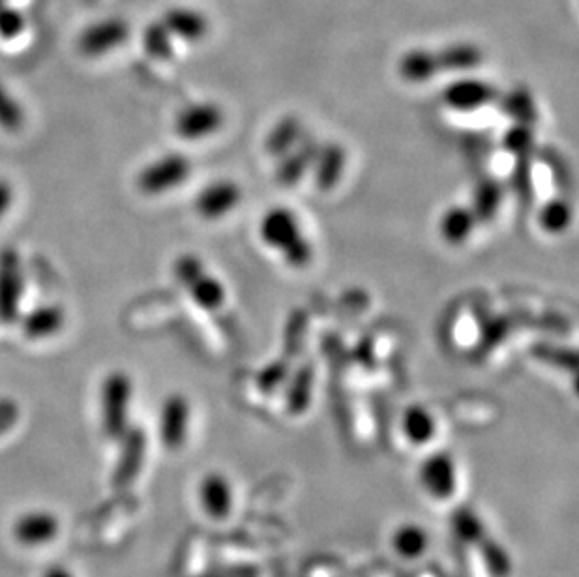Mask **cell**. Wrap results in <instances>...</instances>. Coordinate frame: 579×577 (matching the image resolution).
Returning a JSON list of instances; mask_svg holds the SVG:
<instances>
[{
    "label": "cell",
    "instance_id": "9",
    "mask_svg": "<svg viewBox=\"0 0 579 577\" xmlns=\"http://www.w3.org/2000/svg\"><path fill=\"white\" fill-rule=\"evenodd\" d=\"M418 478L426 494L437 500L452 499L458 491V467L448 452H436L420 465Z\"/></svg>",
    "mask_w": 579,
    "mask_h": 577
},
{
    "label": "cell",
    "instance_id": "35",
    "mask_svg": "<svg viewBox=\"0 0 579 577\" xmlns=\"http://www.w3.org/2000/svg\"><path fill=\"white\" fill-rule=\"evenodd\" d=\"M24 27H27V19L23 18V13L4 4L0 7V38L16 40L23 34Z\"/></svg>",
    "mask_w": 579,
    "mask_h": 577
},
{
    "label": "cell",
    "instance_id": "16",
    "mask_svg": "<svg viewBox=\"0 0 579 577\" xmlns=\"http://www.w3.org/2000/svg\"><path fill=\"white\" fill-rule=\"evenodd\" d=\"M199 503L209 518H229L233 513L234 491L229 478L221 472H209L199 484Z\"/></svg>",
    "mask_w": 579,
    "mask_h": 577
},
{
    "label": "cell",
    "instance_id": "33",
    "mask_svg": "<svg viewBox=\"0 0 579 577\" xmlns=\"http://www.w3.org/2000/svg\"><path fill=\"white\" fill-rule=\"evenodd\" d=\"M289 360L287 358H276L272 362L267 364L259 376H257V387L263 390L264 394H270L276 388L280 387L281 382L286 381L289 376Z\"/></svg>",
    "mask_w": 579,
    "mask_h": 577
},
{
    "label": "cell",
    "instance_id": "18",
    "mask_svg": "<svg viewBox=\"0 0 579 577\" xmlns=\"http://www.w3.org/2000/svg\"><path fill=\"white\" fill-rule=\"evenodd\" d=\"M162 23L168 27L173 38L190 43L201 42L210 30L209 18L190 7L169 8L162 16Z\"/></svg>",
    "mask_w": 579,
    "mask_h": 577
},
{
    "label": "cell",
    "instance_id": "3",
    "mask_svg": "<svg viewBox=\"0 0 579 577\" xmlns=\"http://www.w3.org/2000/svg\"><path fill=\"white\" fill-rule=\"evenodd\" d=\"M173 275L184 287L191 300L204 311H218L226 304L228 291L216 276L210 275L203 261L193 253H182L173 262Z\"/></svg>",
    "mask_w": 579,
    "mask_h": 577
},
{
    "label": "cell",
    "instance_id": "24",
    "mask_svg": "<svg viewBox=\"0 0 579 577\" xmlns=\"http://www.w3.org/2000/svg\"><path fill=\"white\" fill-rule=\"evenodd\" d=\"M499 106H501L502 113L507 115L512 122H526V125H537L538 109L537 100L531 90L520 84L513 89L501 92L499 98Z\"/></svg>",
    "mask_w": 579,
    "mask_h": 577
},
{
    "label": "cell",
    "instance_id": "8",
    "mask_svg": "<svg viewBox=\"0 0 579 577\" xmlns=\"http://www.w3.org/2000/svg\"><path fill=\"white\" fill-rule=\"evenodd\" d=\"M501 90L490 81L478 78H461L450 81L442 89L441 100L448 109L460 111V113H471L477 109L486 108L490 103H496Z\"/></svg>",
    "mask_w": 579,
    "mask_h": 577
},
{
    "label": "cell",
    "instance_id": "14",
    "mask_svg": "<svg viewBox=\"0 0 579 577\" xmlns=\"http://www.w3.org/2000/svg\"><path fill=\"white\" fill-rule=\"evenodd\" d=\"M347 169V150L338 141L319 143L316 160L311 166L313 182L319 191H332L338 188Z\"/></svg>",
    "mask_w": 579,
    "mask_h": 577
},
{
    "label": "cell",
    "instance_id": "19",
    "mask_svg": "<svg viewBox=\"0 0 579 577\" xmlns=\"http://www.w3.org/2000/svg\"><path fill=\"white\" fill-rule=\"evenodd\" d=\"M480 226L469 205H452L437 221V231L448 246H463Z\"/></svg>",
    "mask_w": 579,
    "mask_h": 577
},
{
    "label": "cell",
    "instance_id": "1",
    "mask_svg": "<svg viewBox=\"0 0 579 577\" xmlns=\"http://www.w3.org/2000/svg\"><path fill=\"white\" fill-rule=\"evenodd\" d=\"M485 49L475 42L448 43L441 49L415 48L401 54L398 73L406 83L422 84L439 73L471 72L485 62Z\"/></svg>",
    "mask_w": 579,
    "mask_h": 577
},
{
    "label": "cell",
    "instance_id": "23",
    "mask_svg": "<svg viewBox=\"0 0 579 577\" xmlns=\"http://www.w3.org/2000/svg\"><path fill=\"white\" fill-rule=\"evenodd\" d=\"M430 533L418 524H401L390 538L392 549L400 559L417 560L430 548Z\"/></svg>",
    "mask_w": 579,
    "mask_h": 577
},
{
    "label": "cell",
    "instance_id": "17",
    "mask_svg": "<svg viewBox=\"0 0 579 577\" xmlns=\"http://www.w3.org/2000/svg\"><path fill=\"white\" fill-rule=\"evenodd\" d=\"M60 524L57 516L53 514L30 513L23 514L21 518L13 525V536L21 546L27 548H38V546H46L49 541L57 538L59 535Z\"/></svg>",
    "mask_w": 579,
    "mask_h": 577
},
{
    "label": "cell",
    "instance_id": "34",
    "mask_svg": "<svg viewBox=\"0 0 579 577\" xmlns=\"http://www.w3.org/2000/svg\"><path fill=\"white\" fill-rule=\"evenodd\" d=\"M512 188L523 201H529L532 196V169L531 158H516V167L512 171Z\"/></svg>",
    "mask_w": 579,
    "mask_h": 577
},
{
    "label": "cell",
    "instance_id": "13",
    "mask_svg": "<svg viewBox=\"0 0 579 577\" xmlns=\"http://www.w3.org/2000/svg\"><path fill=\"white\" fill-rule=\"evenodd\" d=\"M120 458L113 472V486L126 488L138 478L147 458V434L141 428H128L120 437Z\"/></svg>",
    "mask_w": 579,
    "mask_h": 577
},
{
    "label": "cell",
    "instance_id": "37",
    "mask_svg": "<svg viewBox=\"0 0 579 577\" xmlns=\"http://www.w3.org/2000/svg\"><path fill=\"white\" fill-rule=\"evenodd\" d=\"M13 202V186L8 180L0 179V220L7 216Z\"/></svg>",
    "mask_w": 579,
    "mask_h": 577
},
{
    "label": "cell",
    "instance_id": "36",
    "mask_svg": "<svg viewBox=\"0 0 579 577\" xmlns=\"http://www.w3.org/2000/svg\"><path fill=\"white\" fill-rule=\"evenodd\" d=\"M19 417H21L19 405L13 399L0 398V437L16 428Z\"/></svg>",
    "mask_w": 579,
    "mask_h": 577
},
{
    "label": "cell",
    "instance_id": "28",
    "mask_svg": "<svg viewBox=\"0 0 579 577\" xmlns=\"http://www.w3.org/2000/svg\"><path fill=\"white\" fill-rule=\"evenodd\" d=\"M308 325H310V316L302 308H297L291 311V316L287 317L286 327H283V358H287L289 362L302 352Z\"/></svg>",
    "mask_w": 579,
    "mask_h": 577
},
{
    "label": "cell",
    "instance_id": "39",
    "mask_svg": "<svg viewBox=\"0 0 579 577\" xmlns=\"http://www.w3.org/2000/svg\"><path fill=\"white\" fill-rule=\"evenodd\" d=\"M2 4H4V0H0V7H2Z\"/></svg>",
    "mask_w": 579,
    "mask_h": 577
},
{
    "label": "cell",
    "instance_id": "12",
    "mask_svg": "<svg viewBox=\"0 0 579 577\" xmlns=\"http://www.w3.org/2000/svg\"><path fill=\"white\" fill-rule=\"evenodd\" d=\"M191 407L184 394H171L163 399L162 412H160V437L163 447L169 450L184 445L190 429Z\"/></svg>",
    "mask_w": 579,
    "mask_h": 577
},
{
    "label": "cell",
    "instance_id": "10",
    "mask_svg": "<svg viewBox=\"0 0 579 577\" xmlns=\"http://www.w3.org/2000/svg\"><path fill=\"white\" fill-rule=\"evenodd\" d=\"M242 202V188L233 180H214L199 191L193 209L207 221L221 220Z\"/></svg>",
    "mask_w": 579,
    "mask_h": 577
},
{
    "label": "cell",
    "instance_id": "30",
    "mask_svg": "<svg viewBox=\"0 0 579 577\" xmlns=\"http://www.w3.org/2000/svg\"><path fill=\"white\" fill-rule=\"evenodd\" d=\"M535 126L526 122H512L502 136V147L513 158H531L535 152Z\"/></svg>",
    "mask_w": 579,
    "mask_h": 577
},
{
    "label": "cell",
    "instance_id": "25",
    "mask_svg": "<svg viewBox=\"0 0 579 577\" xmlns=\"http://www.w3.org/2000/svg\"><path fill=\"white\" fill-rule=\"evenodd\" d=\"M401 431L406 435V439L411 445L422 447L428 445L437 431V420L431 415L430 409H426L422 405H412L406 412H403V420H401Z\"/></svg>",
    "mask_w": 579,
    "mask_h": 577
},
{
    "label": "cell",
    "instance_id": "29",
    "mask_svg": "<svg viewBox=\"0 0 579 577\" xmlns=\"http://www.w3.org/2000/svg\"><path fill=\"white\" fill-rule=\"evenodd\" d=\"M143 49L150 59H173V34H171L168 27L162 23V19L147 24V29L143 30Z\"/></svg>",
    "mask_w": 579,
    "mask_h": 577
},
{
    "label": "cell",
    "instance_id": "27",
    "mask_svg": "<svg viewBox=\"0 0 579 577\" xmlns=\"http://www.w3.org/2000/svg\"><path fill=\"white\" fill-rule=\"evenodd\" d=\"M572 205L565 197L550 199L538 210V226L548 235H562L572 223Z\"/></svg>",
    "mask_w": 579,
    "mask_h": 577
},
{
    "label": "cell",
    "instance_id": "31",
    "mask_svg": "<svg viewBox=\"0 0 579 577\" xmlns=\"http://www.w3.org/2000/svg\"><path fill=\"white\" fill-rule=\"evenodd\" d=\"M452 529L467 544H480L486 540L485 524L469 508H461L452 518Z\"/></svg>",
    "mask_w": 579,
    "mask_h": 577
},
{
    "label": "cell",
    "instance_id": "21",
    "mask_svg": "<svg viewBox=\"0 0 579 577\" xmlns=\"http://www.w3.org/2000/svg\"><path fill=\"white\" fill-rule=\"evenodd\" d=\"M502 199H505V185L501 180L496 177L478 180L469 205L477 216L478 223H490L496 220L501 210Z\"/></svg>",
    "mask_w": 579,
    "mask_h": 577
},
{
    "label": "cell",
    "instance_id": "32",
    "mask_svg": "<svg viewBox=\"0 0 579 577\" xmlns=\"http://www.w3.org/2000/svg\"><path fill=\"white\" fill-rule=\"evenodd\" d=\"M24 125V113L12 92L0 83V128L7 131L21 130Z\"/></svg>",
    "mask_w": 579,
    "mask_h": 577
},
{
    "label": "cell",
    "instance_id": "22",
    "mask_svg": "<svg viewBox=\"0 0 579 577\" xmlns=\"http://www.w3.org/2000/svg\"><path fill=\"white\" fill-rule=\"evenodd\" d=\"M302 138H305L302 119L297 115H286L270 128L269 136L264 139V150L272 158H281Z\"/></svg>",
    "mask_w": 579,
    "mask_h": 577
},
{
    "label": "cell",
    "instance_id": "6",
    "mask_svg": "<svg viewBox=\"0 0 579 577\" xmlns=\"http://www.w3.org/2000/svg\"><path fill=\"white\" fill-rule=\"evenodd\" d=\"M24 291L23 262L12 246L0 250V322L13 325L19 321L21 298Z\"/></svg>",
    "mask_w": 579,
    "mask_h": 577
},
{
    "label": "cell",
    "instance_id": "5",
    "mask_svg": "<svg viewBox=\"0 0 579 577\" xmlns=\"http://www.w3.org/2000/svg\"><path fill=\"white\" fill-rule=\"evenodd\" d=\"M191 175L190 158L179 152L150 161L138 175V188L144 196H162L184 185Z\"/></svg>",
    "mask_w": 579,
    "mask_h": 577
},
{
    "label": "cell",
    "instance_id": "7",
    "mask_svg": "<svg viewBox=\"0 0 579 577\" xmlns=\"http://www.w3.org/2000/svg\"><path fill=\"white\" fill-rule=\"evenodd\" d=\"M226 125V113L214 101H199L186 106L177 119H174V131L184 141H203L214 136Z\"/></svg>",
    "mask_w": 579,
    "mask_h": 577
},
{
    "label": "cell",
    "instance_id": "4",
    "mask_svg": "<svg viewBox=\"0 0 579 577\" xmlns=\"http://www.w3.org/2000/svg\"><path fill=\"white\" fill-rule=\"evenodd\" d=\"M133 399L132 377L126 371H111L102 385V424L109 439H120L130 420Z\"/></svg>",
    "mask_w": 579,
    "mask_h": 577
},
{
    "label": "cell",
    "instance_id": "15",
    "mask_svg": "<svg viewBox=\"0 0 579 577\" xmlns=\"http://www.w3.org/2000/svg\"><path fill=\"white\" fill-rule=\"evenodd\" d=\"M317 149H319V141L316 139L306 138V136L300 139L293 149L278 158L280 163L276 167V182L283 188H293L299 185L313 166Z\"/></svg>",
    "mask_w": 579,
    "mask_h": 577
},
{
    "label": "cell",
    "instance_id": "2",
    "mask_svg": "<svg viewBox=\"0 0 579 577\" xmlns=\"http://www.w3.org/2000/svg\"><path fill=\"white\" fill-rule=\"evenodd\" d=\"M259 239L293 268H306L313 259V245L302 231L299 216L287 207H272L259 220Z\"/></svg>",
    "mask_w": 579,
    "mask_h": 577
},
{
    "label": "cell",
    "instance_id": "26",
    "mask_svg": "<svg viewBox=\"0 0 579 577\" xmlns=\"http://www.w3.org/2000/svg\"><path fill=\"white\" fill-rule=\"evenodd\" d=\"M313 382H316V371L311 364H305L295 371L286 394L287 411L291 415H302L310 407Z\"/></svg>",
    "mask_w": 579,
    "mask_h": 577
},
{
    "label": "cell",
    "instance_id": "20",
    "mask_svg": "<svg viewBox=\"0 0 579 577\" xmlns=\"http://www.w3.org/2000/svg\"><path fill=\"white\" fill-rule=\"evenodd\" d=\"M19 319H21V330L27 338L46 339L60 332V328L67 322V314L59 304H43Z\"/></svg>",
    "mask_w": 579,
    "mask_h": 577
},
{
    "label": "cell",
    "instance_id": "38",
    "mask_svg": "<svg viewBox=\"0 0 579 577\" xmlns=\"http://www.w3.org/2000/svg\"><path fill=\"white\" fill-rule=\"evenodd\" d=\"M43 577H76L72 571L64 568V566H51Z\"/></svg>",
    "mask_w": 579,
    "mask_h": 577
},
{
    "label": "cell",
    "instance_id": "11",
    "mask_svg": "<svg viewBox=\"0 0 579 577\" xmlns=\"http://www.w3.org/2000/svg\"><path fill=\"white\" fill-rule=\"evenodd\" d=\"M128 37H130V27L124 19H102L81 32L78 48L84 57H102L120 48Z\"/></svg>",
    "mask_w": 579,
    "mask_h": 577
}]
</instances>
